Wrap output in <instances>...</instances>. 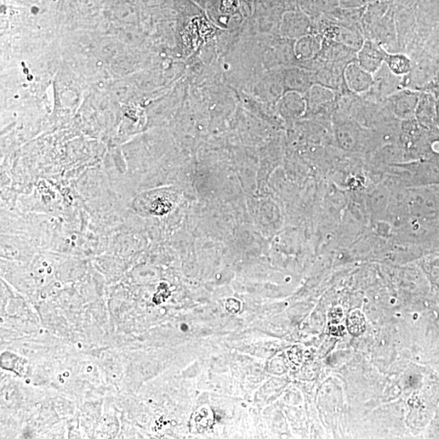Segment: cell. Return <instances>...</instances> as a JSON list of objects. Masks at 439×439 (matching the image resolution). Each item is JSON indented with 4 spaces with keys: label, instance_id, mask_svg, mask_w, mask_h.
<instances>
[{
    "label": "cell",
    "instance_id": "6da1fadb",
    "mask_svg": "<svg viewBox=\"0 0 439 439\" xmlns=\"http://www.w3.org/2000/svg\"><path fill=\"white\" fill-rule=\"evenodd\" d=\"M386 55L387 54L383 49L374 43L368 41L364 44L359 53V65L369 73L375 72L386 60Z\"/></svg>",
    "mask_w": 439,
    "mask_h": 439
},
{
    "label": "cell",
    "instance_id": "7a4b0ae2",
    "mask_svg": "<svg viewBox=\"0 0 439 439\" xmlns=\"http://www.w3.org/2000/svg\"><path fill=\"white\" fill-rule=\"evenodd\" d=\"M345 79L350 89L356 92L367 90L373 83L371 74L359 64H351L347 68Z\"/></svg>",
    "mask_w": 439,
    "mask_h": 439
},
{
    "label": "cell",
    "instance_id": "3957f363",
    "mask_svg": "<svg viewBox=\"0 0 439 439\" xmlns=\"http://www.w3.org/2000/svg\"><path fill=\"white\" fill-rule=\"evenodd\" d=\"M385 61L391 70L397 75H403L410 70V62L407 57L403 55H387Z\"/></svg>",
    "mask_w": 439,
    "mask_h": 439
},
{
    "label": "cell",
    "instance_id": "277c9868",
    "mask_svg": "<svg viewBox=\"0 0 439 439\" xmlns=\"http://www.w3.org/2000/svg\"><path fill=\"white\" fill-rule=\"evenodd\" d=\"M347 326L350 333L354 335L361 334L366 330V322L360 311H353L347 319Z\"/></svg>",
    "mask_w": 439,
    "mask_h": 439
}]
</instances>
